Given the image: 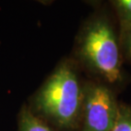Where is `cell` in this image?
Instances as JSON below:
<instances>
[{
	"mask_svg": "<svg viewBox=\"0 0 131 131\" xmlns=\"http://www.w3.org/2000/svg\"><path fill=\"white\" fill-rule=\"evenodd\" d=\"M78 54L86 67L109 84L122 79L118 39L110 20L96 16L89 20L80 34Z\"/></svg>",
	"mask_w": 131,
	"mask_h": 131,
	"instance_id": "2",
	"label": "cell"
},
{
	"mask_svg": "<svg viewBox=\"0 0 131 131\" xmlns=\"http://www.w3.org/2000/svg\"><path fill=\"white\" fill-rule=\"evenodd\" d=\"M118 107L117 97L108 85L86 84L84 86L80 131H112L117 121Z\"/></svg>",
	"mask_w": 131,
	"mask_h": 131,
	"instance_id": "3",
	"label": "cell"
},
{
	"mask_svg": "<svg viewBox=\"0 0 131 131\" xmlns=\"http://www.w3.org/2000/svg\"><path fill=\"white\" fill-rule=\"evenodd\" d=\"M121 42L125 57L131 62V24H122Z\"/></svg>",
	"mask_w": 131,
	"mask_h": 131,
	"instance_id": "7",
	"label": "cell"
},
{
	"mask_svg": "<svg viewBox=\"0 0 131 131\" xmlns=\"http://www.w3.org/2000/svg\"><path fill=\"white\" fill-rule=\"evenodd\" d=\"M18 123L19 131H53L27 106H24L20 109Z\"/></svg>",
	"mask_w": 131,
	"mask_h": 131,
	"instance_id": "4",
	"label": "cell"
},
{
	"mask_svg": "<svg viewBox=\"0 0 131 131\" xmlns=\"http://www.w3.org/2000/svg\"><path fill=\"white\" fill-rule=\"evenodd\" d=\"M84 101V88L74 64L62 61L49 76L32 98V111L64 130L80 123Z\"/></svg>",
	"mask_w": 131,
	"mask_h": 131,
	"instance_id": "1",
	"label": "cell"
},
{
	"mask_svg": "<svg viewBox=\"0 0 131 131\" xmlns=\"http://www.w3.org/2000/svg\"><path fill=\"white\" fill-rule=\"evenodd\" d=\"M122 24H131V0H115L112 2Z\"/></svg>",
	"mask_w": 131,
	"mask_h": 131,
	"instance_id": "6",
	"label": "cell"
},
{
	"mask_svg": "<svg viewBox=\"0 0 131 131\" xmlns=\"http://www.w3.org/2000/svg\"><path fill=\"white\" fill-rule=\"evenodd\" d=\"M112 131H131V105L119 104L117 121Z\"/></svg>",
	"mask_w": 131,
	"mask_h": 131,
	"instance_id": "5",
	"label": "cell"
}]
</instances>
